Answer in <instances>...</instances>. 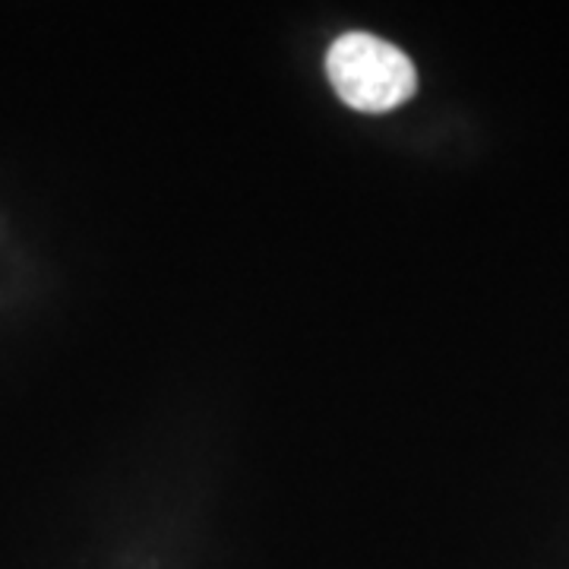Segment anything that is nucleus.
I'll list each match as a JSON object with an SVG mask.
<instances>
[{"instance_id": "f257e3e1", "label": "nucleus", "mask_w": 569, "mask_h": 569, "mask_svg": "<svg viewBox=\"0 0 569 569\" xmlns=\"http://www.w3.org/2000/svg\"><path fill=\"white\" fill-rule=\"evenodd\" d=\"M326 73L336 96L365 114L392 111L418 89L415 63L396 44L367 32H348L332 41L326 54Z\"/></svg>"}]
</instances>
